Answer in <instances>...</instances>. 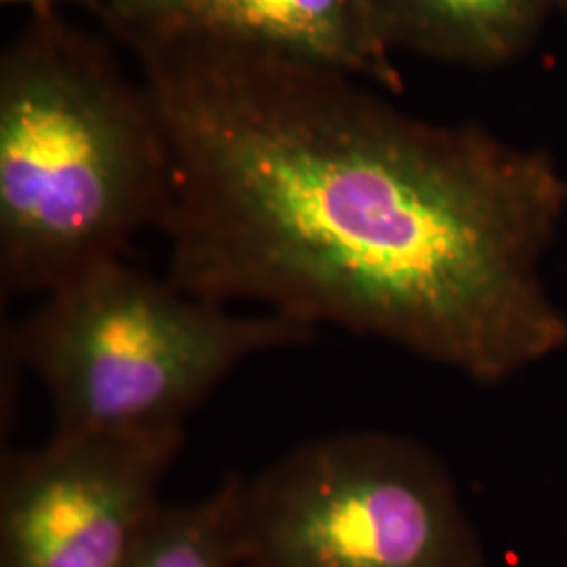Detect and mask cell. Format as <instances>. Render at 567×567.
<instances>
[{"instance_id": "6da1fadb", "label": "cell", "mask_w": 567, "mask_h": 567, "mask_svg": "<svg viewBox=\"0 0 567 567\" xmlns=\"http://www.w3.org/2000/svg\"><path fill=\"white\" fill-rule=\"evenodd\" d=\"M171 161L168 280L501 383L567 344L540 280L547 166L414 121L353 74L173 23L114 30Z\"/></svg>"}, {"instance_id": "7a4b0ae2", "label": "cell", "mask_w": 567, "mask_h": 567, "mask_svg": "<svg viewBox=\"0 0 567 567\" xmlns=\"http://www.w3.org/2000/svg\"><path fill=\"white\" fill-rule=\"evenodd\" d=\"M171 161L142 81L34 11L0 58V284L47 295L161 227Z\"/></svg>"}, {"instance_id": "3957f363", "label": "cell", "mask_w": 567, "mask_h": 567, "mask_svg": "<svg viewBox=\"0 0 567 567\" xmlns=\"http://www.w3.org/2000/svg\"><path fill=\"white\" fill-rule=\"evenodd\" d=\"M313 332L276 311L234 313L121 257L47 292L9 347L47 389L53 435H82L183 429L238 365Z\"/></svg>"}, {"instance_id": "277c9868", "label": "cell", "mask_w": 567, "mask_h": 567, "mask_svg": "<svg viewBox=\"0 0 567 567\" xmlns=\"http://www.w3.org/2000/svg\"><path fill=\"white\" fill-rule=\"evenodd\" d=\"M243 567H482L437 463L383 433L307 442L240 477Z\"/></svg>"}, {"instance_id": "5b68a950", "label": "cell", "mask_w": 567, "mask_h": 567, "mask_svg": "<svg viewBox=\"0 0 567 567\" xmlns=\"http://www.w3.org/2000/svg\"><path fill=\"white\" fill-rule=\"evenodd\" d=\"M183 429L53 435L9 452L0 567H118L163 507Z\"/></svg>"}, {"instance_id": "8992f818", "label": "cell", "mask_w": 567, "mask_h": 567, "mask_svg": "<svg viewBox=\"0 0 567 567\" xmlns=\"http://www.w3.org/2000/svg\"><path fill=\"white\" fill-rule=\"evenodd\" d=\"M152 23L198 28L322 61L353 76L395 81L368 0H203L177 18Z\"/></svg>"}, {"instance_id": "52a82bcc", "label": "cell", "mask_w": 567, "mask_h": 567, "mask_svg": "<svg viewBox=\"0 0 567 567\" xmlns=\"http://www.w3.org/2000/svg\"><path fill=\"white\" fill-rule=\"evenodd\" d=\"M532 0H370L379 32L446 60L482 61L511 49Z\"/></svg>"}, {"instance_id": "ba28073f", "label": "cell", "mask_w": 567, "mask_h": 567, "mask_svg": "<svg viewBox=\"0 0 567 567\" xmlns=\"http://www.w3.org/2000/svg\"><path fill=\"white\" fill-rule=\"evenodd\" d=\"M238 492L234 475L200 501L164 503L118 567H243Z\"/></svg>"}, {"instance_id": "9c48e42d", "label": "cell", "mask_w": 567, "mask_h": 567, "mask_svg": "<svg viewBox=\"0 0 567 567\" xmlns=\"http://www.w3.org/2000/svg\"><path fill=\"white\" fill-rule=\"evenodd\" d=\"M203 0H103L97 9L110 28L177 18Z\"/></svg>"}, {"instance_id": "30bf717a", "label": "cell", "mask_w": 567, "mask_h": 567, "mask_svg": "<svg viewBox=\"0 0 567 567\" xmlns=\"http://www.w3.org/2000/svg\"><path fill=\"white\" fill-rule=\"evenodd\" d=\"M2 4H9V7H28L32 11H51L55 9L58 4L63 2H74V4H89V7H95L100 9L103 0H0Z\"/></svg>"}, {"instance_id": "8fae6325", "label": "cell", "mask_w": 567, "mask_h": 567, "mask_svg": "<svg viewBox=\"0 0 567 567\" xmlns=\"http://www.w3.org/2000/svg\"><path fill=\"white\" fill-rule=\"evenodd\" d=\"M368 2H370V0H368Z\"/></svg>"}]
</instances>
